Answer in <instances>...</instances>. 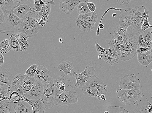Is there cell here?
I'll list each match as a JSON object with an SVG mask.
<instances>
[{
    "mask_svg": "<svg viewBox=\"0 0 152 113\" xmlns=\"http://www.w3.org/2000/svg\"><path fill=\"white\" fill-rule=\"evenodd\" d=\"M142 7L144 9L143 13L139 11L137 6L121 9L120 10L119 28L126 31L128 27L132 26L137 30L143 32L141 29V26L144 20L150 16V12L145 7L143 6Z\"/></svg>",
    "mask_w": 152,
    "mask_h": 113,
    "instance_id": "1",
    "label": "cell"
},
{
    "mask_svg": "<svg viewBox=\"0 0 152 113\" xmlns=\"http://www.w3.org/2000/svg\"><path fill=\"white\" fill-rule=\"evenodd\" d=\"M4 13L5 21L0 24V32L2 33H23L26 35L24 30L23 19L13 13L14 10H6L0 7Z\"/></svg>",
    "mask_w": 152,
    "mask_h": 113,
    "instance_id": "2",
    "label": "cell"
},
{
    "mask_svg": "<svg viewBox=\"0 0 152 113\" xmlns=\"http://www.w3.org/2000/svg\"><path fill=\"white\" fill-rule=\"evenodd\" d=\"M82 91L85 96L97 98L99 96L102 94L106 96L107 87L103 80L94 75L83 86Z\"/></svg>",
    "mask_w": 152,
    "mask_h": 113,
    "instance_id": "3",
    "label": "cell"
},
{
    "mask_svg": "<svg viewBox=\"0 0 152 113\" xmlns=\"http://www.w3.org/2000/svg\"><path fill=\"white\" fill-rule=\"evenodd\" d=\"M42 17L39 12L30 11L23 19V25L25 31L28 37L33 38L42 27L40 24Z\"/></svg>",
    "mask_w": 152,
    "mask_h": 113,
    "instance_id": "4",
    "label": "cell"
},
{
    "mask_svg": "<svg viewBox=\"0 0 152 113\" xmlns=\"http://www.w3.org/2000/svg\"><path fill=\"white\" fill-rule=\"evenodd\" d=\"M118 100L124 105L135 104L143 96L140 90L124 89L120 88L116 92Z\"/></svg>",
    "mask_w": 152,
    "mask_h": 113,
    "instance_id": "5",
    "label": "cell"
},
{
    "mask_svg": "<svg viewBox=\"0 0 152 113\" xmlns=\"http://www.w3.org/2000/svg\"><path fill=\"white\" fill-rule=\"evenodd\" d=\"M55 93L54 80L50 77L47 82L44 84L43 92L40 99L44 104L45 109H50L54 106Z\"/></svg>",
    "mask_w": 152,
    "mask_h": 113,
    "instance_id": "6",
    "label": "cell"
},
{
    "mask_svg": "<svg viewBox=\"0 0 152 113\" xmlns=\"http://www.w3.org/2000/svg\"><path fill=\"white\" fill-rule=\"evenodd\" d=\"M96 51L99 55L102 56L106 63L109 64L111 66L117 64L121 61L120 52L114 48L110 47L108 49H104L95 41Z\"/></svg>",
    "mask_w": 152,
    "mask_h": 113,
    "instance_id": "7",
    "label": "cell"
},
{
    "mask_svg": "<svg viewBox=\"0 0 152 113\" xmlns=\"http://www.w3.org/2000/svg\"><path fill=\"white\" fill-rule=\"evenodd\" d=\"M78 96L71 93L64 92L56 87L55 105L61 107L62 106L69 105L77 103Z\"/></svg>",
    "mask_w": 152,
    "mask_h": 113,
    "instance_id": "8",
    "label": "cell"
},
{
    "mask_svg": "<svg viewBox=\"0 0 152 113\" xmlns=\"http://www.w3.org/2000/svg\"><path fill=\"white\" fill-rule=\"evenodd\" d=\"M140 80L134 74H129L122 78L119 83L120 88L140 90Z\"/></svg>",
    "mask_w": 152,
    "mask_h": 113,
    "instance_id": "9",
    "label": "cell"
},
{
    "mask_svg": "<svg viewBox=\"0 0 152 113\" xmlns=\"http://www.w3.org/2000/svg\"><path fill=\"white\" fill-rule=\"evenodd\" d=\"M95 70L93 66H87L84 71L77 74L75 71L73 72V76L75 78L76 82L75 86L76 88H82L88 82L91 78L95 75Z\"/></svg>",
    "mask_w": 152,
    "mask_h": 113,
    "instance_id": "10",
    "label": "cell"
},
{
    "mask_svg": "<svg viewBox=\"0 0 152 113\" xmlns=\"http://www.w3.org/2000/svg\"><path fill=\"white\" fill-rule=\"evenodd\" d=\"M115 30L117 32L114 31L108 43L110 47L121 52L123 45L124 44L126 35L127 30L117 27Z\"/></svg>",
    "mask_w": 152,
    "mask_h": 113,
    "instance_id": "11",
    "label": "cell"
},
{
    "mask_svg": "<svg viewBox=\"0 0 152 113\" xmlns=\"http://www.w3.org/2000/svg\"><path fill=\"white\" fill-rule=\"evenodd\" d=\"M139 47V43L133 42H127L124 45L120 52L121 61H126L135 57Z\"/></svg>",
    "mask_w": 152,
    "mask_h": 113,
    "instance_id": "12",
    "label": "cell"
},
{
    "mask_svg": "<svg viewBox=\"0 0 152 113\" xmlns=\"http://www.w3.org/2000/svg\"><path fill=\"white\" fill-rule=\"evenodd\" d=\"M44 90V84L39 80L35 81L32 88L24 96L28 100H40Z\"/></svg>",
    "mask_w": 152,
    "mask_h": 113,
    "instance_id": "13",
    "label": "cell"
},
{
    "mask_svg": "<svg viewBox=\"0 0 152 113\" xmlns=\"http://www.w3.org/2000/svg\"><path fill=\"white\" fill-rule=\"evenodd\" d=\"M27 76L26 73L18 74L13 77L11 86L10 89L12 92H15L18 93L21 96H23L24 94L23 89V83L24 79Z\"/></svg>",
    "mask_w": 152,
    "mask_h": 113,
    "instance_id": "14",
    "label": "cell"
},
{
    "mask_svg": "<svg viewBox=\"0 0 152 113\" xmlns=\"http://www.w3.org/2000/svg\"><path fill=\"white\" fill-rule=\"evenodd\" d=\"M88 1L89 0H62L60 3L59 8L62 12L69 15L73 11L76 7L80 3Z\"/></svg>",
    "mask_w": 152,
    "mask_h": 113,
    "instance_id": "15",
    "label": "cell"
},
{
    "mask_svg": "<svg viewBox=\"0 0 152 113\" xmlns=\"http://www.w3.org/2000/svg\"><path fill=\"white\" fill-rule=\"evenodd\" d=\"M50 77L49 71L45 66H38L37 71L34 77L35 79L40 81L44 84L47 82Z\"/></svg>",
    "mask_w": 152,
    "mask_h": 113,
    "instance_id": "16",
    "label": "cell"
},
{
    "mask_svg": "<svg viewBox=\"0 0 152 113\" xmlns=\"http://www.w3.org/2000/svg\"><path fill=\"white\" fill-rule=\"evenodd\" d=\"M13 36L18 40L20 45L21 51L26 52L29 49L30 45L29 37L23 33H13Z\"/></svg>",
    "mask_w": 152,
    "mask_h": 113,
    "instance_id": "17",
    "label": "cell"
},
{
    "mask_svg": "<svg viewBox=\"0 0 152 113\" xmlns=\"http://www.w3.org/2000/svg\"><path fill=\"white\" fill-rule=\"evenodd\" d=\"M22 100L26 101L33 108L32 113H45V106L40 100H28L24 96Z\"/></svg>",
    "mask_w": 152,
    "mask_h": 113,
    "instance_id": "18",
    "label": "cell"
},
{
    "mask_svg": "<svg viewBox=\"0 0 152 113\" xmlns=\"http://www.w3.org/2000/svg\"><path fill=\"white\" fill-rule=\"evenodd\" d=\"M0 113H16V104L10 100L1 101Z\"/></svg>",
    "mask_w": 152,
    "mask_h": 113,
    "instance_id": "19",
    "label": "cell"
},
{
    "mask_svg": "<svg viewBox=\"0 0 152 113\" xmlns=\"http://www.w3.org/2000/svg\"><path fill=\"white\" fill-rule=\"evenodd\" d=\"M13 76L8 70L1 66L0 67V81L9 87L11 86L13 78Z\"/></svg>",
    "mask_w": 152,
    "mask_h": 113,
    "instance_id": "20",
    "label": "cell"
},
{
    "mask_svg": "<svg viewBox=\"0 0 152 113\" xmlns=\"http://www.w3.org/2000/svg\"><path fill=\"white\" fill-rule=\"evenodd\" d=\"M16 113H32L33 108L26 101L22 100L16 104Z\"/></svg>",
    "mask_w": 152,
    "mask_h": 113,
    "instance_id": "21",
    "label": "cell"
},
{
    "mask_svg": "<svg viewBox=\"0 0 152 113\" xmlns=\"http://www.w3.org/2000/svg\"><path fill=\"white\" fill-rule=\"evenodd\" d=\"M76 22L77 27L84 32H89L95 27V24L78 18L76 19Z\"/></svg>",
    "mask_w": 152,
    "mask_h": 113,
    "instance_id": "22",
    "label": "cell"
},
{
    "mask_svg": "<svg viewBox=\"0 0 152 113\" xmlns=\"http://www.w3.org/2000/svg\"><path fill=\"white\" fill-rule=\"evenodd\" d=\"M31 10L29 4L22 5L14 10L13 13L19 18L23 19L25 16Z\"/></svg>",
    "mask_w": 152,
    "mask_h": 113,
    "instance_id": "23",
    "label": "cell"
},
{
    "mask_svg": "<svg viewBox=\"0 0 152 113\" xmlns=\"http://www.w3.org/2000/svg\"><path fill=\"white\" fill-rule=\"evenodd\" d=\"M137 59L140 64L147 66L152 61V56L150 50L142 53H137Z\"/></svg>",
    "mask_w": 152,
    "mask_h": 113,
    "instance_id": "24",
    "label": "cell"
},
{
    "mask_svg": "<svg viewBox=\"0 0 152 113\" xmlns=\"http://www.w3.org/2000/svg\"><path fill=\"white\" fill-rule=\"evenodd\" d=\"M36 80L34 77H30L27 76L24 78L23 83V89L24 95L26 94L31 90L34 86Z\"/></svg>",
    "mask_w": 152,
    "mask_h": 113,
    "instance_id": "25",
    "label": "cell"
},
{
    "mask_svg": "<svg viewBox=\"0 0 152 113\" xmlns=\"http://www.w3.org/2000/svg\"><path fill=\"white\" fill-rule=\"evenodd\" d=\"M73 63L68 61L62 62L58 67L60 72L63 71L66 75H69L71 74V71L73 69Z\"/></svg>",
    "mask_w": 152,
    "mask_h": 113,
    "instance_id": "26",
    "label": "cell"
},
{
    "mask_svg": "<svg viewBox=\"0 0 152 113\" xmlns=\"http://www.w3.org/2000/svg\"><path fill=\"white\" fill-rule=\"evenodd\" d=\"M17 4L16 0H0V7L6 10H15Z\"/></svg>",
    "mask_w": 152,
    "mask_h": 113,
    "instance_id": "27",
    "label": "cell"
},
{
    "mask_svg": "<svg viewBox=\"0 0 152 113\" xmlns=\"http://www.w3.org/2000/svg\"><path fill=\"white\" fill-rule=\"evenodd\" d=\"M47 4L52 5V7L56 5L54 0L51 1L50 2H43V1H40V0L39 1V0L34 1V3L33 4L34 8L33 10H32L31 11L34 12H39L41 11L43 6Z\"/></svg>",
    "mask_w": 152,
    "mask_h": 113,
    "instance_id": "28",
    "label": "cell"
},
{
    "mask_svg": "<svg viewBox=\"0 0 152 113\" xmlns=\"http://www.w3.org/2000/svg\"><path fill=\"white\" fill-rule=\"evenodd\" d=\"M77 18L95 24L98 20L97 14L95 12H91L86 15H80Z\"/></svg>",
    "mask_w": 152,
    "mask_h": 113,
    "instance_id": "29",
    "label": "cell"
},
{
    "mask_svg": "<svg viewBox=\"0 0 152 113\" xmlns=\"http://www.w3.org/2000/svg\"><path fill=\"white\" fill-rule=\"evenodd\" d=\"M9 42L10 48L12 50L17 52L21 51V48L19 42L17 39L12 35L10 37Z\"/></svg>",
    "mask_w": 152,
    "mask_h": 113,
    "instance_id": "30",
    "label": "cell"
},
{
    "mask_svg": "<svg viewBox=\"0 0 152 113\" xmlns=\"http://www.w3.org/2000/svg\"><path fill=\"white\" fill-rule=\"evenodd\" d=\"M77 12L80 15H84L90 13L91 12L86 2H82L78 5Z\"/></svg>",
    "mask_w": 152,
    "mask_h": 113,
    "instance_id": "31",
    "label": "cell"
},
{
    "mask_svg": "<svg viewBox=\"0 0 152 113\" xmlns=\"http://www.w3.org/2000/svg\"><path fill=\"white\" fill-rule=\"evenodd\" d=\"M143 37L148 42L149 47H152V26L143 32L142 33Z\"/></svg>",
    "mask_w": 152,
    "mask_h": 113,
    "instance_id": "32",
    "label": "cell"
},
{
    "mask_svg": "<svg viewBox=\"0 0 152 113\" xmlns=\"http://www.w3.org/2000/svg\"><path fill=\"white\" fill-rule=\"evenodd\" d=\"M11 49V48L10 47L8 38L6 39L1 42V44H0V50H1V54L7 53Z\"/></svg>",
    "mask_w": 152,
    "mask_h": 113,
    "instance_id": "33",
    "label": "cell"
},
{
    "mask_svg": "<svg viewBox=\"0 0 152 113\" xmlns=\"http://www.w3.org/2000/svg\"><path fill=\"white\" fill-rule=\"evenodd\" d=\"M51 4H47L43 6L39 14L42 18L48 17L50 15L51 12Z\"/></svg>",
    "mask_w": 152,
    "mask_h": 113,
    "instance_id": "34",
    "label": "cell"
},
{
    "mask_svg": "<svg viewBox=\"0 0 152 113\" xmlns=\"http://www.w3.org/2000/svg\"><path fill=\"white\" fill-rule=\"evenodd\" d=\"M22 97L17 92H13L10 93L9 97L10 100L14 103L16 104L23 100Z\"/></svg>",
    "mask_w": 152,
    "mask_h": 113,
    "instance_id": "35",
    "label": "cell"
},
{
    "mask_svg": "<svg viewBox=\"0 0 152 113\" xmlns=\"http://www.w3.org/2000/svg\"><path fill=\"white\" fill-rule=\"evenodd\" d=\"M38 66L34 64L31 66L26 70V74L28 77H34L37 71Z\"/></svg>",
    "mask_w": 152,
    "mask_h": 113,
    "instance_id": "36",
    "label": "cell"
},
{
    "mask_svg": "<svg viewBox=\"0 0 152 113\" xmlns=\"http://www.w3.org/2000/svg\"><path fill=\"white\" fill-rule=\"evenodd\" d=\"M125 108L118 106H110L107 111L110 113H123Z\"/></svg>",
    "mask_w": 152,
    "mask_h": 113,
    "instance_id": "37",
    "label": "cell"
},
{
    "mask_svg": "<svg viewBox=\"0 0 152 113\" xmlns=\"http://www.w3.org/2000/svg\"><path fill=\"white\" fill-rule=\"evenodd\" d=\"M150 17L148 16L145 19L143 22L141 29L143 32L146 30L148 28L151 27L152 26L150 25Z\"/></svg>",
    "mask_w": 152,
    "mask_h": 113,
    "instance_id": "38",
    "label": "cell"
},
{
    "mask_svg": "<svg viewBox=\"0 0 152 113\" xmlns=\"http://www.w3.org/2000/svg\"><path fill=\"white\" fill-rule=\"evenodd\" d=\"M139 44L140 47H149L148 42L143 37L142 34H140L139 36Z\"/></svg>",
    "mask_w": 152,
    "mask_h": 113,
    "instance_id": "39",
    "label": "cell"
},
{
    "mask_svg": "<svg viewBox=\"0 0 152 113\" xmlns=\"http://www.w3.org/2000/svg\"><path fill=\"white\" fill-rule=\"evenodd\" d=\"M151 47H139L137 49V53H142L147 52L151 50Z\"/></svg>",
    "mask_w": 152,
    "mask_h": 113,
    "instance_id": "40",
    "label": "cell"
},
{
    "mask_svg": "<svg viewBox=\"0 0 152 113\" xmlns=\"http://www.w3.org/2000/svg\"><path fill=\"white\" fill-rule=\"evenodd\" d=\"M87 4L91 12H94L96 10V6L94 3L93 2H89L87 3Z\"/></svg>",
    "mask_w": 152,
    "mask_h": 113,
    "instance_id": "41",
    "label": "cell"
},
{
    "mask_svg": "<svg viewBox=\"0 0 152 113\" xmlns=\"http://www.w3.org/2000/svg\"><path fill=\"white\" fill-rule=\"evenodd\" d=\"M9 87L7 84L1 82L0 83V92H1L8 89Z\"/></svg>",
    "mask_w": 152,
    "mask_h": 113,
    "instance_id": "42",
    "label": "cell"
},
{
    "mask_svg": "<svg viewBox=\"0 0 152 113\" xmlns=\"http://www.w3.org/2000/svg\"><path fill=\"white\" fill-rule=\"evenodd\" d=\"M5 21V17L4 13L1 9L0 8V24L4 23Z\"/></svg>",
    "mask_w": 152,
    "mask_h": 113,
    "instance_id": "43",
    "label": "cell"
},
{
    "mask_svg": "<svg viewBox=\"0 0 152 113\" xmlns=\"http://www.w3.org/2000/svg\"><path fill=\"white\" fill-rule=\"evenodd\" d=\"M118 4L120 5H124L129 3L131 1L130 0H123V1H116Z\"/></svg>",
    "mask_w": 152,
    "mask_h": 113,
    "instance_id": "44",
    "label": "cell"
},
{
    "mask_svg": "<svg viewBox=\"0 0 152 113\" xmlns=\"http://www.w3.org/2000/svg\"><path fill=\"white\" fill-rule=\"evenodd\" d=\"M18 2V4L16 8L17 7H19L20 5H24V4H26V3L28 2H29V1H28V0H26V1H19V0H17Z\"/></svg>",
    "mask_w": 152,
    "mask_h": 113,
    "instance_id": "45",
    "label": "cell"
},
{
    "mask_svg": "<svg viewBox=\"0 0 152 113\" xmlns=\"http://www.w3.org/2000/svg\"><path fill=\"white\" fill-rule=\"evenodd\" d=\"M105 96H105L104 95L102 94L99 95V96L97 97V98L100 101L102 100H104V101H105L106 100Z\"/></svg>",
    "mask_w": 152,
    "mask_h": 113,
    "instance_id": "46",
    "label": "cell"
},
{
    "mask_svg": "<svg viewBox=\"0 0 152 113\" xmlns=\"http://www.w3.org/2000/svg\"><path fill=\"white\" fill-rule=\"evenodd\" d=\"M4 61V57L1 54H0V65L1 66L3 64Z\"/></svg>",
    "mask_w": 152,
    "mask_h": 113,
    "instance_id": "47",
    "label": "cell"
},
{
    "mask_svg": "<svg viewBox=\"0 0 152 113\" xmlns=\"http://www.w3.org/2000/svg\"><path fill=\"white\" fill-rule=\"evenodd\" d=\"M99 30L102 31L104 29V24H99Z\"/></svg>",
    "mask_w": 152,
    "mask_h": 113,
    "instance_id": "48",
    "label": "cell"
},
{
    "mask_svg": "<svg viewBox=\"0 0 152 113\" xmlns=\"http://www.w3.org/2000/svg\"><path fill=\"white\" fill-rule=\"evenodd\" d=\"M98 58L99 59H102V56L101 55H98Z\"/></svg>",
    "mask_w": 152,
    "mask_h": 113,
    "instance_id": "49",
    "label": "cell"
},
{
    "mask_svg": "<svg viewBox=\"0 0 152 113\" xmlns=\"http://www.w3.org/2000/svg\"><path fill=\"white\" fill-rule=\"evenodd\" d=\"M123 113H129L128 110H127L126 109H124V110L123 112Z\"/></svg>",
    "mask_w": 152,
    "mask_h": 113,
    "instance_id": "50",
    "label": "cell"
},
{
    "mask_svg": "<svg viewBox=\"0 0 152 113\" xmlns=\"http://www.w3.org/2000/svg\"><path fill=\"white\" fill-rule=\"evenodd\" d=\"M116 16V14L115 13H114L112 15V16L113 17H115Z\"/></svg>",
    "mask_w": 152,
    "mask_h": 113,
    "instance_id": "51",
    "label": "cell"
},
{
    "mask_svg": "<svg viewBox=\"0 0 152 113\" xmlns=\"http://www.w3.org/2000/svg\"><path fill=\"white\" fill-rule=\"evenodd\" d=\"M104 113H110L108 111H104Z\"/></svg>",
    "mask_w": 152,
    "mask_h": 113,
    "instance_id": "52",
    "label": "cell"
},
{
    "mask_svg": "<svg viewBox=\"0 0 152 113\" xmlns=\"http://www.w3.org/2000/svg\"><path fill=\"white\" fill-rule=\"evenodd\" d=\"M150 51H151V55L152 56V47H151V48Z\"/></svg>",
    "mask_w": 152,
    "mask_h": 113,
    "instance_id": "53",
    "label": "cell"
}]
</instances>
